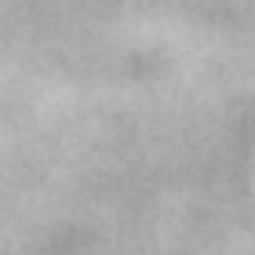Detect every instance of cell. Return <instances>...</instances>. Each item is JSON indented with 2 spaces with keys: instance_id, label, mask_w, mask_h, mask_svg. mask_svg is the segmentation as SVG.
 I'll return each mask as SVG.
<instances>
[]
</instances>
